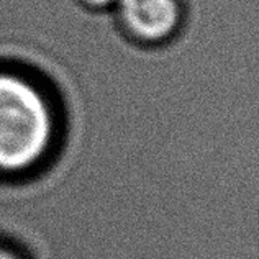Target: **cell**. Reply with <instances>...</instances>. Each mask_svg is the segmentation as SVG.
Masks as SVG:
<instances>
[{
    "mask_svg": "<svg viewBox=\"0 0 259 259\" xmlns=\"http://www.w3.org/2000/svg\"><path fill=\"white\" fill-rule=\"evenodd\" d=\"M53 117L45 95L28 79L0 72V171H22L46 153Z\"/></svg>",
    "mask_w": 259,
    "mask_h": 259,
    "instance_id": "obj_1",
    "label": "cell"
},
{
    "mask_svg": "<svg viewBox=\"0 0 259 259\" xmlns=\"http://www.w3.org/2000/svg\"><path fill=\"white\" fill-rule=\"evenodd\" d=\"M117 4L125 25L146 41L167 38L181 20L177 0H117Z\"/></svg>",
    "mask_w": 259,
    "mask_h": 259,
    "instance_id": "obj_2",
    "label": "cell"
},
{
    "mask_svg": "<svg viewBox=\"0 0 259 259\" xmlns=\"http://www.w3.org/2000/svg\"><path fill=\"white\" fill-rule=\"evenodd\" d=\"M84 2L92 5V7H97V9H102V7H108L112 4H117V0H84Z\"/></svg>",
    "mask_w": 259,
    "mask_h": 259,
    "instance_id": "obj_3",
    "label": "cell"
},
{
    "mask_svg": "<svg viewBox=\"0 0 259 259\" xmlns=\"http://www.w3.org/2000/svg\"><path fill=\"white\" fill-rule=\"evenodd\" d=\"M0 259H20V257L7 249H0Z\"/></svg>",
    "mask_w": 259,
    "mask_h": 259,
    "instance_id": "obj_4",
    "label": "cell"
}]
</instances>
